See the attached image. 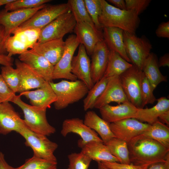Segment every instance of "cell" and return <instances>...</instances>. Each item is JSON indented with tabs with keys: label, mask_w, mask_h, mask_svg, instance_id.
<instances>
[{
	"label": "cell",
	"mask_w": 169,
	"mask_h": 169,
	"mask_svg": "<svg viewBox=\"0 0 169 169\" xmlns=\"http://www.w3.org/2000/svg\"><path fill=\"white\" fill-rule=\"evenodd\" d=\"M57 161L45 160L33 156L15 169H57Z\"/></svg>",
	"instance_id": "35"
},
{
	"label": "cell",
	"mask_w": 169,
	"mask_h": 169,
	"mask_svg": "<svg viewBox=\"0 0 169 169\" xmlns=\"http://www.w3.org/2000/svg\"><path fill=\"white\" fill-rule=\"evenodd\" d=\"M127 10L135 12L138 15L145 10L149 5L151 0H125Z\"/></svg>",
	"instance_id": "42"
},
{
	"label": "cell",
	"mask_w": 169,
	"mask_h": 169,
	"mask_svg": "<svg viewBox=\"0 0 169 169\" xmlns=\"http://www.w3.org/2000/svg\"><path fill=\"white\" fill-rule=\"evenodd\" d=\"M110 50L104 40L98 43L94 48L91 55L90 71L94 84L104 76L107 65Z\"/></svg>",
	"instance_id": "19"
},
{
	"label": "cell",
	"mask_w": 169,
	"mask_h": 169,
	"mask_svg": "<svg viewBox=\"0 0 169 169\" xmlns=\"http://www.w3.org/2000/svg\"><path fill=\"white\" fill-rule=\"evenodd\" d=\"M71 72L86 85L89 90L93 86L94 84L91 74L90 60L82 44L79 45L77 54L72 58Z\"/></svg>",
	"instance_id": "15"
},
{
	"label": "cell",
	"mask_w": 169,
	"mask_h": 169,
	"mask_svg": "<svg viewBox=\"0 0 169 169\" xmlns=\"http://www.w3.org/2000/svg\"><path fill=\"white\" fill-rule=\"evenodd\" d=\"M16 95L8 87L0 74V100L2 102H12Z\"/></svg>",
	"instance_id": "44"
},
{
	"label": "cell",
	"mask_w": 169,
	"mask_h": 169,
	"mask_svg": "<svg viewBox=\"0 0 169 169\" xmlns=\"http://www.w3.org/2000/svg\"><path fill=\"white\" fill-rule=\"evenodd\" d=\"M12 102L22 110L24 115V122L30 130L46 136L55 132V128L50 125L47 120L46 109L26 103L21 100L20 95H16Z\"/></svg>",
	"instance_id": "4"
},
{
	"label": "cell",
	"mask_w": 169,
	"mask_h": 169,
	"mask_svg": "<svg viewBox=\"0 0 169 169\" xmlns=\"http://www.w3.org/2000/svg\"><path fill=\"white\" fill-rule=\"evenodd\" d=\"M84 122L87 126L99 134L105 144L115 137L109 123L100 117L93 111H89L85 115Z\"/></svg>",
	"instance_id": "26"
},
{
	"label": "cell",
	"mask_w": 169,
	"mask_h": 169,
	"mask_svg": "<svg viewBox=\"0 0 169 169\" xmlns=\"http://www.w3.org/2000/svg\"><path fill=\"white\" fill-rule=\"evenodd\" d=\"M1 74L8 87L15 93H18L20 78L18 70L11 66H3Z\"/></svg>",
	"instance_id": "34"
},
{
	"label": "cell",
	"mask_w": 169,
	"mask_h": 169,
	"mask_svg": "<svg viewBox=\"0 0 169 169\" xmlns=\"http://www.w3.org/2000/svg\"><path fill=\"white\" fill-rule=\"evenodd\" d=\"M98 169H112L104 165L101 162H98Z\"/></svg>",
	"instance_id": "54"
},
{
	"label": "cell",
	"mask_w": 169,
	"mask_h": 169,
	"mask_svg": "<svg viewBox=\"0 0 169 169\" xmlns=\"http://www.w3.org/2000/svg\"><path fill=\"white\" fill-rule=\"evenodd\" d=\"M123 38L125 51L131 62L142 70L152 49L150 41L145 36L139 37L125 31H123Z\"/></svg>",
	"instance_id": "5"
},
{
	"label": "cell",
	"mask_w": 169,
	"mask_h": 169,
	"mask_svg": "<svg viewBox=\"0 0 169 169\" xmlns=\"http://www.w3.org/2000/svg\"><path fill=\"white\" fill-rule=\"evenodd\" d=\"M74 31L80 44L84 46L88 55H91L96 44L103 40L102 31L87 23H77Z\"/></svg>",
	"instance_id": "18"
},
{
	"label": "cell",
	"mask_w": 169,
	"mask_h": 169,
	"mask_svg": "<svg viewBox=\"0 0 169 169\" xmlns=\"http://www.w3.org/2000/svg\"><path fill=\"white\" fill-rule=\"evenodd\" d=\"M129 101L122 87L119 76L109 78L106 87L96 101L94 108L100 109L111 102L119 104Z\"/></svg>",
	"instance_id": "16"
},
{
	"label": "cell",
	"mask_w": 169,
	"mask_h": 169,
	"mask_svg": "<svg viewBox=\"0 0 169 169\" xmlns=\"http://www.w3.org/2000/svg\"><path fill=\"white\" fill-rule=\"evenodd\" d=\"M102 32L103 40L110 50L115 51L125 60L131 62L125 50L123 31L115 27H103Z\"/></svg>",
	"instance_id": "24"
},
{
	"label": "cell",
	"mask_w": 169,
	"mask_h": 169,
	"mask_svg": "<svg viewBox=\"0 0 169 169\" xmlns=\"http://www.w3.org/2000/svg\"><path fill=\"white\" fill-rule=\"evenodd\" d=\"M29 99L31 105L47 109L57 100L56 96L49 82L46 81L41 87L33 91H26L20 93Z\"/></svg>",
	"instance_id": "21"
},
{
	"label": "cell",
	"mask_w": 169,
	"mask_h": 169,
	"mask_svg": "<svg viewBox=\"0 0 169 169\" xmlns=\"http://www.w3.org/2000/svg\"><path fill=\"white\" fill-rule=\"evenodd\" d=\"M76 23L70 11L63 13L41 29L36 44L63 38L66 34L74 31Z\"/></svg>",
	"instance_id": "8"
},
{
	"label": "cell",
	"mask_w": 169,
	"mask_h": 169,
	"mask_svg": "<svg viewBox=\"0 0 169 169\" xmlns=\"http://www.w3.org/2000/svg\"><path fill=\"white\" fill-rule=\"evenodd\" d=\"M132 65L118 53L110 50L107 65L103 77L109 78L114 76H119Z\"/></svg>",
	"instance_id": "30"
},
{
	"label": "cell",
	"mask_w": 169,
	"mask_h": 169,
	"mask_svg": "<svg viewBox=\"0 0 169 169\" xmlns=\"http://www.w3.org/2000/svg\"><path fill=\"white\" fill-rule=\"evenodd\" d=\"M67 3L76 23L85 22L95 26L87 11L84 0H69Z\"/></svg>",
	"instance_id": "33"
},
{
	"label": "cell",
	"mask_w": 169,
	"mask_h": 169,
	"mask_svg": "<svg viewBox=\"0 0 169 169\" xmlns=\"http://www.w3.org/2000/svg\"><path fill=\"white\" fill-rule=\"evenodd\" d=\"M14 1L15 0H0V7L3 5H6Z\"/></svg>",
	"instance_id": "53"
},
{
	"label": "cell",
	"mask_w": 169,
	"mask_h": 169,
	"mask_svg": "<svg viewBox=\"0 0 169 169\" xmlns=\"http://www.w3.org/2000/svg\"><path fill=\"white\" fill-rule=\"evenodd\" d=\"M144 73L133 65L120 76L121 85L128 101L137 108H142V81Z\"/></svg>",
	"instance_id": "9"
},
{
	"label": "cell",
	"mask_w": 169,
	"mask_h": 169,
	"mask_svg": "<svg viewBox=\"0 0 169 169\" xmlns=\"http://www.w3.org/2000/svg\"></svg>",
	"instance_id": "56"
},
{
	"label": "cell",
	"mask_w": 169,
	"mask_h": 169,
	"mask_svg": "<svg viewBox=\"0 0 169 169\" xmlns=\"http://www.w3.org/2000/svg\"><path fill=\"white\" fill-rule=\"evenodd\" d=\"M81 148V152L92 160L97 162L103 161L119 162L118 159L110 153L107 146L103 142L91 141L85 143Z\"/></svg>",
	"instance_id": "25"
},
{
	"label": "cell",
	"mask_w": 169,
	"mask_h": 169,
	"mask_svg": "<svg viewBox=\"0 0 169 169\" xmlns=\"http://www.w3.org/2000/svg\"><path fill=\"white\" fill-rule=\"evenodd\" d=\"M70 133L77 134L81 138V140L78 142L80 147L92 141L103 142L95 131L85 125L83 120L78 118L66 119L63 122L61 131V135L65 137Z\"/></svg>",
	"instance_id": "13"
},
{
	"label": "cell",
	"mask_w": 169,
	"mask_h": 169,
	"mask_svg": "<svg viewBox=\"0 0 169 169\" xmlns=\"http://www.w3.org/2000/svg\"><path fill=\"white\" fill-rule=\"evenodd\" d=\"M159 68L157 55L151 53L144 63L142 71L153 90L160 83L167 81L166 77L162 74Z\"/></svg>",
	"instance_id": "28"
},
{
	"label": "cell",
	"mask_w": 169,
	"mask_h": 169,
	"mask_svg": "<svg viewBox=\"0 0 169 169\" xmlns=\"http://www.w3.org/2000/svg\"><path fill=\"white\" fill-rule=\"evenodd\" d=\"M26 126L22 119L9 102L0 104V134L7 135L13 131L17 132Z\"/></svg>",
	"instance_id": "17"
},
{
	"label": "cell",
	"mask_w": 169,
	"mask_h": 169,
	"mask_svg": "<svg viewBox=\"0 0 169 169\" xmlns=\"http://www.w3.org/2000/svg\"><path fill=\"white\" fill-rule=\"evenodd\" d=\"M2 102V101H1V100H0V104Z\"/></svg>",
	"instance_id": "55"
},
{
	"label": "cell",
	"mask_w": 169,
	"mask_h": 169,
	"mask_svg": "<svg viewBox=\"0 0 169 169\" xmlns=\"http://www.w3.org/2000/svg\"><path fill=\"white\" fill-rule=\"evenodd\" d=\"M0 169H15L6 161L4 155L1 152H0Z\"/></svg>",
	"instance_id": "51"
},
{
	"label": "cell",
	"mask_w": 169,
	"mask_h": 169,
	"mask_svg": "<svg viewBox=\"0 0 169 169\" xmlns=\"http://www.w3.org/2000/svg\"><path fill=\"white\" fill-rule=\"evenodd\" d=\"M163 123L166 124L168 126L169 125V110H167L162 115L158 118V119Z\"/></svg>",
	"instance_id": "52"
},
{
	"label": "cell",
	"mask_w": 169,
	"mask_h": 169,
	"mask_svg": "<svg viewBox=\"0 0 169 169\" xmlns=\"http://www.w3.org/2000/svg\"><path fill=\"white\" fill-rule=\"evenodd\" d=\"M69 11L70 9L67 3L55 5L46 4L14 30L12 34L28 29H41L59 16Z\"/></svg>",
	"instance_id": "7"
},
{
	"label": "cell",
	"mask_w": 169,
	"mask_h": 169,
	"mask_svg": "<svg viewBox=\"0 0 169 169\" xmlns=\"http://www.w3.org/2000/svg\"><path fill=\"white\" fill-rule=\"evenodd\" d=\"M153 90L144 74L141 87L142 107L143 108L146 105L153 104L156 99L153 94Z\"/></svg>",
	"instance_id": "41"
},
{
	"label": "cell",
	"mask_w": 169,
	"mask_h": 169,
	"mask_svg": "<svg viewBox=\"0 0 169 169\" xmlns=\"http://www.w3.org/2000/svg\"><path fill=\"white\" fill-rule=\"evenodd\" d=\"M109 78L103 77L100 80L95 84L92 88L89 90L87 96L83 100L84 110L86 111L94 108L96 101L104 91Z\"/></svg>",
	"instance_id": "32"
},
{
	"label": "cell",
	"mask_w": 169,
	"mask_h": 169,
	"mask_svg": "<svg viewBox=\"0 0 169 169\" xmlns=\"http://www.w3.org/2000/svg\"><path fill=\"white\" fill-rule=\"evenodd\" d=\"M131 164L153 163L169 157V148L153 139L135 137L128 144Z\"/></svg>",
	"instance_id": "1"
},
{
	"label": "cell",
	"mask_w": 169,
	"mask_h": 169,
	"mask_svg": "<svg viewBox=\"0 0 169 169\" xmlns=\"http://www.w3.org/2000/svg\"><path fill=\"white\" fill-rule=\"evenodd\" d=\"M63 55L58 63L54 66L53 79H64L74 81L77 78L71 72V63L75 50L80 43L75 35H69L65 41Z\"/></svg>",
	"instance_id": "10"
},
{
	"label": "cell",
	"mask_w": 169,
	"mask_h": 169,
	"mask_svg": "<svg viewBox=\"0 0 169 169\" xmlns=\"http://www.w3.org/2000/svg\"><path fill=\"white\" fill-rule=\"evenodd\" d=\"M158 37L169 38V22H162L159 24L156 31Z\"/></svg>",
	"instance_id": "45"
},
{
	"label": "cell",
	"mask_w": 169,
	"mask_h": 169,
	"mask_svg": "<svg viewBox=\"0 0 169 169\" xmlns=\"http://www.w3.org/2000/svg\"><path fill=\"white\" fill-rule=\"evenodd\" d=\"M46 4L39 7L27 9L7 11L4 9L0 12V24L3 26L6 39L20 25L31 18L38 11Z\"/></svg>",
	"instance_id": "12"
},
{
	"label": "cell",
	"mask_w": 169,
	"mask_h": 169,
	"mask_svg": "<svg viewBox=\"0 0 169 169\" xmlns=\"http://www.w3.org/2000/svg\"><path fill=\"white\" fill-rule=\"evenodd\" d=\"M68 157L69 161L68 169H88L92 160L81 151L71 153Z\"/></svg>",
	"instance_id": "39"
},
{
	"label": "cell",
	"mask_w": 169,
	"mask_h": 169,
	"mask_svg": "<svg viewBox=\"0 0 169 169\" xmlns=\"http://www.w3.org/2000/svg\"><path fill=\"white\" fill-rule=\"evenodd\" d=\"M5 46L8 56L19 55L28 50L29 47L15 35L8 37L6 39Z\"/></svg>",
	"instance_id": "38"
},
{
	"label": "cell",
	"mask_w": 169,
	"mask_h": 169,
	"mask_svg": "<svg viewBox=\"0 0 169 169\" xmlns=\"http://www.w3.org/2000/svg\"><path fill=\"white\" fill-rule=\"evenodd\" d=\"M65 46V41L60 38L36 44L31 49L45 57L54 66L62 57Z\"/></svg>",
	"instance_id": "23"
},
{
	"label": "cell",
	"mask_w": 169,
	"mask_h": 169,
	"mask_svg": "<svg viewBox=\"0 0 169 169\" xmlns=\"http://www.w3.org/2000/svg\"><path fill=\"white\" fill-rule=\"evenodd\" d=\"M18 59L48 82L52 81L54 66L45 57L32 49L19 55Z\"/></svg>",
	"instance_id": "14"
},
{
	"label": "cell",
	"mask_w": 169,
	"mask_h": 169,
	"mask_svg": "<svg viewBox=\"0 0 169 169\" xmlns=\"http://www.w3.org/2000/svg\"><path fill=\"white\" fill-rule=\"evenodd\" d=\"M16 69L19 73L20 83L18 93L41 87L47 81L26 64L16 59L15 62Z\"/></svg>",
	"instance_id": "22"
},
{
	"label": "cell",
	"mask_w": 169,
	"mask_h": 169,
	"mask_svg": "<svg viewBox=\"0 0 169 169\" xmlns=\"http://www.w3.org/2000/svg\"><path fill=\"white\" fill-rule=\"evenodd\" d=\"M110 153L121 164H131L127 143L115 137L105 144Z\"/></svg>",
	"instance_id": "31"
},
{
	"label": "cell",
	"mask_w": 169,
	"mask_h": 169,
	"mask_svg": "<svg viewBox=\"0 0 169 169\" xmlns=\"http://www.w3.org/2000/svg\"><path fill=\"white\" fill-rule=\"evenodd\" d=\"M51 1L50 0H15L5 5L4 9L7 11H12L36 8Z\"/></svg>",
	"instance_id": "36"
},
{
	"label": "cell",
	"mask_w": 169,
	"mask_h": 169,
	"mask_svg": "<svg viewBox=\"0 0 169 169\" xmlns=\"http://www.w3.org/2000/svg\"><path fill=\"white\" fill-rule=\"evenodd\" d=\"M57 98L54 103L57 110L64 109L77 102L88 93L89 90L81 81L62 80L57 83L49 82Z\"/></svg>",
	"instance_id": "3"
},
{
	"label": "cell",
	"mask_w": 169,
	"mask_h": 169,
	"mask_svg": "<svg viewBox=\"0 0 169 169\" xmlns=\"http://www.w3.org/2000/svg\"><path fill=\"white\" fill-rule=\"evenodd\" d=\"M17 133L25 139L26 146L32 149L33 156L57 161L54 152L57 148L58 145L50 141L46 136L34 132L27 126L21 129Z\"/></svg>",
	"instance_id": "6"
},
{
	"label": "cell",
	"mask_w": 169,
	"mask_h": 169,
	"mask_svg": "<svg viewBox=\"0 0 169 169\" xmlns=\"http://www.w3.org/2000/svg\"><path fill=\"white\" fill-rule=\"evenodd\" d=\"M146 169H169V157L164 161L151 164Z\"/></svg>",
	"instance_id": "47"
},
{
	"label": "cell",
	"mask_w": 169,
	"mask_h": 169,
	"mask_svg": "<svg viewBox=\"0 0 169 169\" xmlns=\"http://www.w3.org/2000/svg\"><path fill=\"white\" fill-rule=\"evenodd\" d=\"M150 125L135 118H126L110 124V129L115 137L128 144L148 129Z\"/></svg>",
	"instance_id": "11"
},
{
	"label": "cell",
	"mask_w": 169,
	"mask_h": 169,
	"mask_svg": "<svg viewBox=\"0 0 169 169\" xmlns=\"http://www.w3.org/2000/svg\"><path fill=\"white\" fill-rule=\"evenodd\" d=\"M6 39L4 28L0 24V55L7 54V53L5 46Z\"/></svg>",
	"instance_id": "46"
},
{
	"label": "cell",
	"mask_w": 169,
	"mask_h": 169,
	"mask_svg": "<svg viewBox=\"0 0 169 169\" xmlns=\"http://www.w3.org/2000/svg\"><path fill=\"white\" fill-rule=\"evenodd\" d=\"M159 67L169 66V54L167 53L161 57L158 60Z\"/></svg>",
	"instance_id": "50"
},
{
	"label": "cell",
	"mask_w": 169,
	"mask_h": 169,
	"mask_svg": "<svg viewBox=\"0 0 169 169\" xmlns=\"http://www.w3.org/2000/svg\"><path fill=\"white\" fill-rule=\"evenodd\" d=\"M13 59L8 56L7 54L0 55V64L3 66H11L13 65Z\"/></svg>",
	"instance_id": "48"
},
{
	"label": "cell",
	"mask_w": 169,
	"mask_h": 169,
	"mask_svg": "<svg viewBox=\"0 0 169 169\" xmlns=\"http://www.w3.org/2000/svg\"><path fill=\"white\" fill-rule=\"evenodd\" d=\"M101 162L105 166L112 169H146L152 164L135 165L132 164H121L118 162L103 161Z\"/></svg>",
	"instance_id": "43"
},
{
	"label": "cell",
	"mask_w": 169,
	"mask_h": 169,
	"mask_svg": "<svg viewBox=\"0 0 169 169\" xmlns=\"http://www.w3.org/2000/svg\"><path fill=\"white\" fill-rule=\"evenodd\" d=\"M136 137L151 139L169 148V128L159 120L151 125L148 129Z\"/></svg>",
	"instance_id": "29"
},
{
	"label": "cell",
	"mask_w": 169,
	"mask_h": 169,
	"mask_svg": "<svg viewBox=\"0 0 169 169\" xmlns=\"http://www.w3.org/2000/svg\"><path fill=\"white\" fill-rule=\"evenodd\" d=\"M156 100V104L152 107L138 108L135 118L150 125L158 120V118L161 115L169 110V100L165 97H162Z\"/></svg>",
	"instance_id": "27"
},
{
	"label": "cell",
	"mask_w": 169,
	"mask_h": 169,
	"mask_svg": "<svg viewBox=\"0 0 169 169\" xmlns=\"http://www.w3.org/2000/svg\"><path fill=\"white\" fill-rule=\"evenodd\" d=\"M102 11L99 21L102 27H115L129 33L135 34L140 22V18L135 12L122 10L101 0Z\"/></svg>",
	"instance_id": "2"
},
{
	"label": "cell",
	"mask_w": 169,
	"mask_h": 169,
	"mask_svg": "<svg viewBox=\"0 0 169 169\" xmlns=\"http://www.w3.org/2000/svg\"><path fill=\"white\" fill-rule=\"evenodd\" d=\"M40 30L38 29L31 28L13 34L31 49L37 43Z\"/></svg>",
	"instance_id": "40"
},
{
	"label": "cell",
	"mask_w": 169,
	"mask_h": 169,
	"mask_svg": "<svg viewBox=\"0 0 169 169\" xmlns=\"http://www.w3.org/2000/svg\"><path fill=\"white\" fill-rule=\"evenodd\" d=\"M102 118L110 123L128 118H135L138 108L127 101L116 106L109 104L99 109Z\"/></svg>",
	"instance_id": "20"
},
{
	"label": "cell",
	"mask_w": 169,
	"mask_h": 169,
	"mask_svg": "<svg viewBox=\"0 0 169 169\" xmlns=\"http://www.w3.org/2000/svg\"><path fill=\"white\" fill-rule=\"evenodd\" d=\"M87 11L95 28L102 31L103 28L99 21L102 11L101 0H84Z\"/></svg>",
	"instance_id": "37"
},
{
	"label": "cell",
	"mask_w": 169,
	"mask_h": 169,
	"mask_svg": "<svg viewBox=\"0 0 169 169\" xmlns=\"http://www.w3.org/2000/svg\"><path fill=\"white\" fill-rule=\"evenodd\" d=\"M109 2L115 5V7L122 10H127L126 4L124 0H108Z\"/></svg>",
	"instance_id": "49"
}]
</instances>
